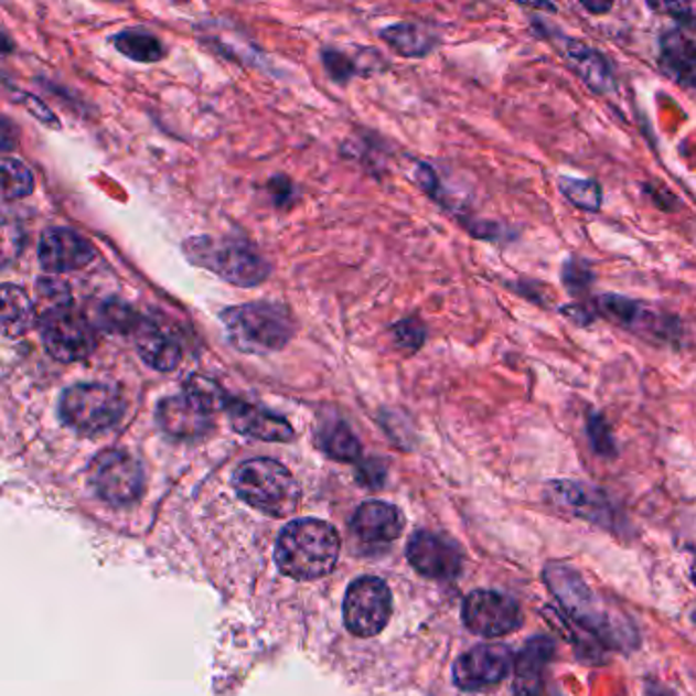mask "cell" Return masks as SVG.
<instances>
[{
  "mask_svg": "<svg viewBox=\"0 0 696 696\" xmlns=\"http://www.w3.org/2000/svg\"><path fill=\"white\" fill-rule=\"evenodd\" d=\"M544 578L566 614L572 617L585 631L597 635V640L607 647H628L638 643V635L628 621L609 611L582 580V576L568 564H547Z\"/></svg>",
  "mask_w": 696,
  "mask_h": 696,
  "instance_id": "6da1fadb",
  "label": "cell"
},
{
  "mask_svg": "<svg viewBox=\"0 0 696 696\" xmlns=\"http://www.w3.org/2000/svg\"><path fill=\"white\" fill-rule=\"evenodd\" d=\"M340 547V535L325 521H292L278 537L276 561L295 580H314L335 568Z\"/></svg>",
  "mask_w": 696,
  "mask_h": 696,
  "instance_id": "7a4b0ae2",
  "label": "cell"
},
{
  "mask_svg": "<svg viewBox=\"0 0 696 696\" xmlns=\"http://www.w3.org/2000/svg\"><path fill=\"white\" fill-rule=\"evenodd\" d=\"M225 338L237 352L274 354L295 338V321L282 304L256 301L229 307L218 314Z\"/></svg>",
  "mask_w": 696,
  "mask_h": 696,
  "instance_id": "3957f363",
  "label": "cell"
},
{
  "mask_svg": "<svg viewBox=\"0 0 696 696\" xmlns=\"http://www.w3.org/2000/svg\"><path fill=\"white\" fill-rule=\"evenodd\" d=\"M186 260L205 268L233 287L254 288L270 276V264L246 239L199 235L182 244Z\"/></svg>",
  "mask_w": 696,
  "mask_h": 696,
  "instance_id": "277c9868",
  "label": "cell"
},
{
  "mask_svg": "<svg viewBox=\"0 0 696 696\" xmlns=\"http://www.w3.org/2000/svg\"><path fill=\"white\" fill-rule=\"evenodd\" d=\"M233 489L242 501L270 517H287L297 511L301 491L287 465L256 458L233 472Z\"/></svg>",
  "mask_w": 696,
  "mask_h": 696,
  "instance_id": "5b68a950",
  "label": "cell"
},
{
  "mask_svg": "<svg viewBox=\"0 0 696 696\" xmlns=\"http://www.w3.org/2000/svg\"><path fill=\"white\" fill-rule=\"evenodd\" d=\"M125 398L115 386L78 383L68 386L57 403L62 424L81 436L107 433L124 419Z\"/></svg>",
  "mask_w": 696,
  "mask_h": 696,
  "instance_id": "8992f818",
  "label": "cell"
},
{
  "mask_svg": "<svg viewBox=\"0 0 696 696\" xmlns=\"http://www.w3.org/2000/svg\"><path fill=\"white\" fill-rule=\"evenodd\" d=\"M40 335L45 352L62 364L83 362L96 350L95 325L72 307L43 313Z\"/></svg>",
  "mask_w": 696,
  "mask_h": 696,
  "instance_id": "52a82bcc",
  "label": "cell"
},
{
  "mask_svg": "<svg viewBox=\"0 0 696 696\" xmlns=\"http://www.w3.org/2000/svg\"><path fill=\"white\" fill-rule=\"evenodd\" d=\"M393 613V595L388 585L376 576L355 578L343 599V621L357 638L381 633Z\"/></svg>",
  "mask_w": 696,
  "mask_h": 696,
  "instance_id": "ba28073f",
  "label": "cell"
},
{
  "mask_svg": "<svg viewBox=\"0 0 696 696\" xmlns=\"http://www.w3.org/2000/svg\"><path fill=\"white\" fill-rule=\"evenodd\" d=\"M88 480L96 494L115 506L131 505L143 492L141 464L124 450L100 451L88 468Z\"/></svg>",
  "mask_w": 696,
  "mask_h": 696,
  "instance_id": "9c48e42d",
  "label": "cell"
},
{
  "mask_svg": "<svg viewBox=\"0 0 696 696\" xmlns=\"http://www.w3.org/2000/svg\"><path fill=\"white\" fill-rule=\"evenodd\" d=\"M465 628L480 638H503L523 623L520 602L496 590H474L462 607Z\"/></svg>",
  "mask_w": 696,
  "mask_h": 696,
  "instance_id": "30bf717a",
  "label": "cell"
},
{
  "mask_svg": "<svg viewBox=\"0 0 696 696\" xmlns=\"http://www.w3.org/2000/svg\"><path fill=\"white\" fill-rule=\"evenodd\" d=\"M597 307L607 319L631 333L652 342H674L678 335V321L670 314L652 309L650 304L631 301L621 295H602Z\"/></svg>",
  "mask_w": 696,
  "mask_h": 696,
  "instance_id": "8fae6325",
  "label": "cell"
},
{
  "mask_svg": "<svg viewBox=\"0 0 696 696\" xmlns=\"http://www.w3.org/2000/svg\"><path fill=\"white\" fill-rule=\"evenodd\" d=\"M513 654L506 645L484 643L468 650L453 664V683L468 693H479L505 681L513 668Z\"/></svg>",
  "mask_w": 696,
  "mask_h": 696,
  "instance_id": "7c38bea8",
  "label": "cell"
},
{
  "mask_svg": "<svg viewBox=\"0 0 696 696\" xmlns=\"http://www.w3.org/2000/svg\"><path fill=\"white\" fill-rule=\"evenodd\" d=\"M213 415L215 410L184 390L180 395L165 396L156 410L160 429L182 441H196L208 436L215 425Z\"/></svg>",
  "mask_w": 696,
  "mask_h": 696,
  "instance_id": "4fadbf2b",
  "label": "cell"
},
{
  "mask_svg": "<svg viewBox=\"0 0 696 696\" xmlns=\"http://www.w3.org/2000/svg\"><path fill=\"white\" fill-rule=\"evenodd\" d=\"M410 566L433 580H453L462 572V552L443 535L431 532L415 533L407 547Z\"/></svg>",
  "mask_w": 696,
  "mask_h": 696,
  "instance_id": "5bb4252c",
  "label": "cell"
},
{
  "mask_svg": "<svg viewBox=\"0 0 696 696\" xmlns=\"http://www.w3.org/2000/svg\"><path fill=\"white\" fill-rule=\"evenodd\" d=\"M96 249L93 244L74 229L52 227L42 233L38 258L43 272L66 274L81 270L95 260Z\"/></svg>",
  "mask_w": 696,
  "mask_h": 696,
  "instance_id": "9a60e30c",
  "label": "cell"
},
{
  "mask_svg": "<svg viewBox=\"0 0 696 696\" xmlns=\"http://www.w3.org/2000/svg\"><path fill=\"white\" fill-rule=\"evenodd\" d=\"M549 499L564 511H570L576 517L590 521L595 525L611 527L613 523V506L607 501V496L585 482L558 480L549 486Z\"/></svg>",
  "mask_w": 696,
  "mask_h": 696,
  "instance_id": "2e32d148",
  "label": "cell"
},
{
  "mask_svg": "<svg viewBox=\"0 0 696 696\" xmlns=\"http://www.w3.org/2000/svg\"><path fill=\"white\" fill-rule=\"evenodd\" d=\"M227 415L232 427L242 436L254 437L260 441L288 443L295 439V431L287 419L274 415L270 410L249 405L246 400L232 398L227 405Z\"/></svg>",
  "mask_w": 696,
  "mask_h": 696,
  "instance_id": "e0dca14e",
  "label": "cell"
},
{
  "mask_svg": "<svg viewBox=\"0 0 696 696\" xmlns=\"http://www.w3.org/2000/svg\"><path fill=\"white\" fill-rule=\"evenodd\" d=\"M556 655V643L546 635H537L529 642L513 662L515 683L513 690L517 696H542L544 693V672Z\"/></svg>",
  "mask_w": 696,
  "mask_h": 696,
  "instance_id": "ac0fdd59",
  "label": "cell"
},
{
  "mask_svg": "<svg viewBox=\"0 0 696 696\" xmlns=\"http://www.w3.org/2000/svg\"><path fill=\"white\" fill-rule=\"evenodd\" d=\"M133 342L143 364L156 372H174L182 362V345L176 335L170 329L156 325L148 319H141L133 333Z\"/></svg>",
  "mask_w": 696,
  "mask_h": 696,
  "instance_id": "d6986e66",
  "label": "cell"
},
{
  "mask_svg": "<svg viewBox=\"0 0 696 696\" xmlns=\"http://www.w3.org/2000/svg\"><path fill=\"white\" fill-rule=\"evenodd\" d=\"M560 52L568 64L576 69V74L599 95H609L614 90V76L611 64L604 60V55L592 50L587 43L578 42L572 38H561Z\"/></svg>",
  "mask_w": 696,
  "mask_h": 696,
  "instance_id": "ffe728a7",
  "label": "cell"
},
{
  "mask_svg": "<svg viewBox=\"0 0 696 696\" xmlns=\"http://www.w3.org/2000/svg\"><path fill=\"white\" fill-rule=\"evenodd\" d=\"M403 515L396 506L381 501H370L355 511L352 527L366 544H390L403 533Z\"/></svg>",
  "mask_w": 696,
  "mask_h": 696,
  "instance_id": "44dd1931",
  "label": "cell"
},
{
  "mask_svg": "<svg viewBox=\"0 0 696 696\" xmlns=\"http://www.w3.org/2000/svg\"><path fill=\"white\" fill-rule=\"evenodd\" d=\"M660 64L676 83L696 86V43L683 31H668L662 35Z\"/></svg>",
  "mask_w": 696,
  "mask_h": 696,
  "instance_id": "7402d4cb",
  "label": "cell"
},
{
  "mask_svg": "<svg viewBox=\"0 0 696 696\" xmlns=\"http://www.w3.org/2000/svg\"><path fill=\"white\" fill-rule=\"evenodd\" d=\"M38 321L33 301L23 288L14 285H2V335L4 338H23Z\"/></svg>",
  "mask_w": 696,
  "mask_h": 696,
  "instance_id": "603a6c76",
  "label": "cell"
},
{
  "mask_svg": "<svg viewBox=\"0 0 696 696\" xmlns=\"http://www.w3.org/2000/svg\"><path fill=\"white\" fill-rule=\"evenodd\" d=\"M381 38L403 57H424L431 54L439 42L431 29L419 23H396L383 29Z\"/></svg>",
  "mask_w": 696,
  "mask_h": 696,
  "instance_id": "cb8c5ba5",
  "label": "cell"
},
{
  "mask_svg": "<svg viewBox=\"0 0 696 696\" xmlns=\"http://www.w3.org/2000/svg\"><path fill=\"white\" fill-rule=\"evenodd\" d=\"M113 45L119 54L139 64H153L165 55L164 43L146 29H125L113 38Z\"/></svg>",
  "mask_w": 696,
  "mask_h": 696,
  "instance_id": "d4e9b609",
  "label": "cell"
},
{
  "mask_svg": "<svg viewBox=\"0 0 696 696\" xmlns=\"http://www.w3.org/2000/svg\"><path fill=\"white\" fill-rule=\"evenodd\" d=\"M143 317L133 311L131 304L121 301V299H107V301H100L93 311V325L100 331H107V333H119V335H127V333H136V329L139 328Z\"/></svg>",
  "mask_w": 696,
  "mask_h": 696,
  "instance_id": "484cf974",
  "label": "cell"
},
{
  "mask_svg": "<svg viewBox=\"0 0 696 696\" xmlns=\"http://www.w3.org/2000/svg\"><path fill=\"white\" fill-rule=\"evenodd\" d=\"M321 441H323V450L328 451L333 460L355 462L362 453L360 441L345 424L328 425L321 433Z\"/></svg>",
  "mask_w": 696,
  "mask_h": 696,
  "instance_id": "4316f807",
  "label": "cell"
},
{
  "mask_svg": "<svg viewBox=\"0 0 696 696\" xmlns=\"http://www.w3.org/2000/svg\"><path fill=\"white\" fill-rule=\"evenodd\" d=\"M560 191L574 206L597 213L602 205V189L597 180L588 178H560Z\"/></svg>",
  "mask_w": 696,
  "mask_h": 696,
  "instance_id": "83f0119b",
  "label": "cell"
},
{
  "mask_svg": "<svg viewBox=\"0 0 696 696\" xmlns=\"http://www.w3.org/2000/svg\"><path fill=\"white\" fill-rule=\"evenodd\" d=\"M35 189V180L28 165L17 158H2V196L4 201L25 199Z\"/></svg>",
  "mask_w": 696,
  "mask_h": 696,
  "instance_id": "f1b7e54d",
  "label": "cell"
},
{
  "mask_svg": "<svg viewBox=\"0 0 696 696\" xmlns=\"http://www.w3.org/2000/svg\"><path fill=\"white\" fill-rule=\"evenodd\" d=\"M38 301L42 302L43 313H50L62 307H72L69 287L64 280H57V278H42L38 282Z\"/></svg>",
  "mask_w": 696,
  "mask_h": 696,
  "instance_id": "f546056e",
  "label": "cell"
},
{
  "mask_svg": "<svg viewBox=\"0 0 696 696\" xmlns=\"http://www.w3.org/2000/svg\"><path fill=\"white\" fill-rule=\"evenodd\" d=\"M393 335H395L396 345L405 347V350H419L425 343L427 331L424 325L415 319H405L393 325Z\"/></svg>",
  "mask_w": 696,
  "mask_h": 696,
  "instance_id": "4dcf8cb0",
  "label": "cell"
},
{
  "mask_svg": "<svg viewBox=\"0 0 696 696\" xmlns=\"http://www.w3.org/2000/svg\"><path fill=\"white\" fill-rule=\"evenodd\" d=\"M561 280H564V285L568 287V290L582 292V290H587L592 285L595 276H592L590 268L585 261L570 260L566 261L564 268H561Z\"/></svg>",
  "mask_w": 696,
  "mask_h": 696,
  "instance_id": "1f68e13d",
  "label": "cell"
},
{
  "mask_svg": "<svg viewBox=\"0 0 696 696\" xmlns=\"http://www.w3.org/2000/svg\"><path fill=\"white\" fill-rule=\"evenodd\" d=\"M588 436H590L595 451H599L601 456H613V436H611V429H609V425L602 419L601 415H590V419H588Z\"/></svg>",
  "mask_w": 696,
  "mask_h": 696,
  "instance_id": "d6a6232c",
  "label": "cell"
},
{
  "mask_svg": "<svg viewBox=\"0 0 696 696\" xmlns=\"http://www.w3.org/2000/svg\"><path fill=\"white\" fill-rule=\"evenodd\" d=\"M323 62H325V69H328L329 76L333 81H338V83H347L357 72L354 62L347 55H343L342 52H335V50L323 52Z\"/></svg>",
  "mask_w": 696,
  "mask_h": 696,
  "instance_id": "836d02e7",
  "label": "cell"
},
{
  "mask_svg": "<svg viewBox=\"0 0 696 696\" xmlns=\"http://www.w3.org/2000/svg\"><path fill=\"white\" fill-rule=\"evenodd\" d=\"M652 9L668 13L678 23H683L684 28L696 31V0L695 2H662V4H652Z\"/></svg>",
  "mask_w": 696,
  "mask_h": 696,
  "instance_id": "e575fe53",
  "label": "cell"
},
{
  "mask_svg": "<svg viewBox=\"0 0 696 696\" xmlns=\"http://www.w3.org/2000/svg\"><path fill=\"white\" fill-rule=\"evenodd\" d=\"M23 105H25V107H28V109L31 110V113H33V115L42 121V124H52L54 127H60V124L55 121L54 113L47 109L38 96L23 95Z\"/></svg>",
  "mask_w": 696,
  "mask_h": 696,
  "instance_id": "d590c367",
  "label": "cell"
},
{
  "mask_svg": "<svg viewBox=\"0 0 696 696\" xmlns=\"http://www.w3.org/2000/svg\"><path fill=\"white\" fill-rule=\"evenodd\" d=\"M561 313L566 314V317H570L572 321L580 323V325H588V323L592 321V314L588 313L587 309L576 307V304H572V307H564Z\"/></svg>",
  "mask_w": 696,
  "mask_h": 696,
  "instance_id": "8d00e7d4",
  "label": "cell"
},
{
  "mask_svg": "<svg viewBox=\"0 0 696 696\" xmlns=\"http://www.w3.org/2000/svg\"><path fill=\"white\" fill-rule=\"evenodd\" d=\"M585 9L592 11V13H602V11H609L611 4L609 2L607 4H588V2H585Z\"/></svg>",
  "mask_w": 696,
  "mask_h": 696,
  "instance_id": "74e56055",
  "label": "cell"
},
{
  "mask_svg": "<svg viewBox=\"0 0 696 696\" xmlns=\"http://www.w3.org/2000/svg\"><path fill=\"white\" fill-rule=\"evenodd\" d=\"M690 576H693V582H695L696 585V558L695 561H693V570H690Z\"/></svg>",
  "mask_w": 696,
  "mask_h": 696,
  "instance_id": "f35d334b",
  "label": "cell"
}]
</instances>
